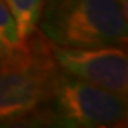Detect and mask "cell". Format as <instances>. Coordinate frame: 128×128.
Segmentation results:
<instances>
[{
    "mask_svg": "<svg viewBox=\"0 0 128 128\" xmlns=\"http://www.w3.org/2000/svg\"><path fill=\"white\" fill-rule=\"evenodd\" d=\"M12 12L18 36L22 40H27L37 32L38 20L46 0H3Z\"/></svg>",
    "mask_w": 128,
    "mask_h": 128,
    "instance_id": "5b68a950",
    "label": "cell"
},
{
    "mask_svg": "<svg viewBox=\"0 0 128 128\" xmlns=\"http://www.w3.org/2000/svg\"><path fill=\"white\" fill-rule=\"evenodd\" d=\"M26 40L18 36L16 20L7 4L0 0V61L10 58L23 50Z\"/></svg>",
    "mask_w": 128,
    "mask_h": 128,
    "instance_id": "8992f818",
    "label": "cell"
},
{
    "mask_svg": "<svg viewBox=\"0 0 128 128\" xmlns=\"http://www.w3.org/2000/svg\"><path fill=\"white\" fill-rule=\"evenodd\" d=\"M127 117V97L94 87L57 68L48 101L34 121L73 128H115L125 125Z\"/></svg>",
    "mask_w": 128,
    "mask_h": 128,
    "instance_id": "3957f363",
    "label": "cell"
},
{
    "mask_svg": "<svg viewBox=\"0 0 128 128\" xmlns=\"http://www.w3.org/2000/svg\"><path fill=\"white\" fill-rule=\"evenodd\" d=\"M50 51L64 74L127 97L128 57L122 47H63L50 43Z\"/></svg>",
    "mask_w": 128,
    "mask_h": 128,
    "instance_id": "277c9868",
    "label": "cell"
},
{
    "mask_svg": "<svg viewBox=\"0 0 128 128\" xmlns=\"http://www.w3.org/2000/svg\"><path fill=\"white\" fill-rule=\"evenodd\" d=\"M37 30L63 47H122L128 0H46Z\"/></svg>",
    "mask_w": 128,
    "mask_h": 128,
    "instance_id": "6da1fadb",
    "label": "cell"
},
{
    "mask_svg": "<svg viewBox=\"0 0 128 128\" xmlns=\"http://www.w3.org/2000/svg\"><path fill=\"white\" fill-rule=\"evenodd\" d=\"M57 66L38 30L23 50L0 61V124L34 121L44 110Z\"/></svg>",
    "mask_w": 128,
    "mask_h": 128,
    "instance_id": "7a4b0ae2",
    "label": "cell"
}]
</instances>
